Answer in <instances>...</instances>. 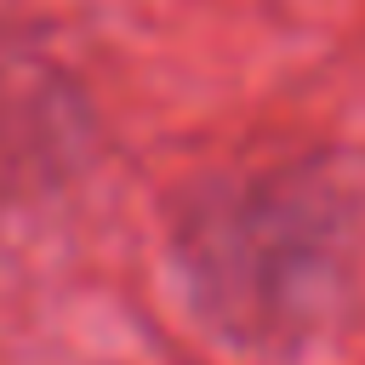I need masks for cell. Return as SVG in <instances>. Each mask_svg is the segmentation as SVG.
<instances>
[{
    "mask_svg": "<svg viewBox=\"0 0 365 365\" xmlns=\"http://www.w3.org/2000/svg\"><path fill=\"white\" fill-rule=\"evenodd\" d=\"M354 200L325 160L211 171L171 205V262L217 336L274 354L314 336L348 257Z\"/></svg>",
    "mask_w": 365,
    "mask_h": 365,
    "instance_id": "6da1fadb",
    "label": "cell"
},
{
    "mask_svg": "<svg viewBox=\"0 0 365 365\" xmlns=\"http://www.w3.org/2000/svg\"><path fill=\"white\" fill-rule=\"evenodd\" d=\"M103 154V114L46 23L0 17V211L63 200Z\"/></svg>",
    "mask_w": 365,
    "mask_h": 365,
    "instance_id": "7a4b0ae2",
    "label": "cell"
}]
</instances>
